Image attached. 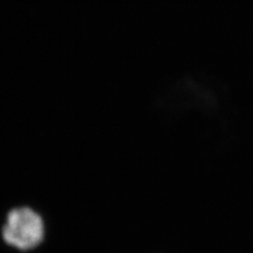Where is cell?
<instances>
[{"mask_svg":"<svg viewBox=\"0 0 253 253\" xmlns=\"http://www.w3.org/2000/svg\"><path fill=\"white\" fill-rule=\"evenodd\" d=\"M44 235L45 228L42 217L35 210L27 207L11 209L2 229L4 241L23 252L40 246Z\"/></svg>","mask_w":253,"mask_h":253,"instance_id":"1","label":"cell"}]
</instances>
